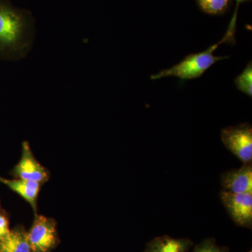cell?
Masks as SVG:
<instances>
[{"label":"cell","mask_w":252,"mask_h":252,"mask_svg":"<svg viewBox=\"0 0 252 252\" xmlns=\"http://www.w3.org/2000/svg\"><path fill=\"white\" fill-rule=\"evenodd\" d=\"M230 32H228L223 40L212 46L206 51L198 54L189 55L178 64L152 75L151 79H158L164 77H175L182 79H193L200 77L215 63L220 60L226 59L227 57L215 56L213 52L220 44L224 42L229 37Z\"/></svg>","instance_id":"cell-1"},{"label":"cell","mask_w":252,"mask_h":252,"mask_svg":"<svg viewBox=\"0 0 252 252\" xmlns=\"http://www.w3.org/2000/svg\"><path fill=\"white\" fill-rule=\"evenodd\" d=\"M220 138L225 147L243 164L252 161V127L250 124L229 126L221 130Z\"/></svg>","instance_id":"cell-2"},{"label":"cell","mask_w":252,"mask_h":252,"mask_svg":"<svg viewBox=\"0 0 252 252\" xmlns=\"http://www.w3.org/2000/svg\"><path fill=\"white\" fill-rule=\"evenodd\" d=\"M57 223L53 218L35 215L31 230L28 233V242L32 252H51L59 244Z\"/></svg>","instance_id":"cell-3"},{"label":"cell","mask_w":252,"mask_h":252,"mask_svg":"<svg viewBox=\"0 0 252 252\" xmlns=\"http://www.w3.org/2000/svg\"><path fill=\"white\" fill-rule=\"evenodd\" d=\"M220 199L228 215L238 226L252 227V193L236 194L222 190Z\"/></svg>","instance_id":"cell-4"},{"label":"cell","mask_w":252,"mask_h":252,"mask_svg":"<svg viewBox=\"0 0 252 252\" xmlns=\"http://www.w3.org/2000/svg\"><path fill=\"white\" fill-rule=\"evenodd\" d=\"M24 23L21 16L9 6L0 3V49L14 48L19 44Z\"/></svg>","instance_id":"cell-5"},{"label":"cell","mask_w":252,"mask_h":252,"mask_svg":"<svg viewBox=\"0 0 252 252\" xmlns=\"http://www.w3.org/2000/svg\"><path fill=\"white\" fill-rule=\"evenodd\" d=\"M12 175L16 179L32 181L41 185L48 182L50 177L49 170L36 160L28 142L23 143L22 156L13 169Z\"/></svg>","instance_id":"cell-6"},{"label":"cell","mask_w":252,"mask_h":252,"mask_svg":"<svg viewBox=\"0 0 252 252\" xmlns=\"http://www.w3.org/2000/svg\"><path fill=\"white\" fill-rule=\"evenodd\" d=\"M220 185L223 190L230 193H252V164H243L238 169H232L220 175Z\"/></svg>","instance_id":"cell-7"},{"label":"cell","mask_w":252,"mask_h":252,"mask_svg":"<svg viewBox=\"0 0 252 252\" xmlns=\"http://www.w3.org/2000/svg\"><path fill=\"white\" fill-rule=\"evenodd\" d=\"M0 182L9 187L13 191L16 192L21 198L28 202L32 207L33 210L36 215L38 195L42 185L29 180H21V179L7 180L1 177H0Z\"/></svg>","instance_id":"cell-8"},{"label":"cell","mask_w":252,"mask_h":252,"mask_svg":"<svg viewBox=\"0 0 252 252\" xmlns=\"http://www.w3.org/2000/svg\"><path fill=\"white\" fill-rule=\"evenodd\" d=\"M193 243L189 238L157 237L147 243L144 252H188Z\"/></svg>","instance_id":"cell-9"},{"label":"cell","mask_w":252,"mask_h":252,"mask_svg":"<svg viewBox=\"0 0 252 252\" xmlns=\"http://www.w3.org/2000/svg\"><path fill=\"white\" fill-rule=\"evenodd\" d=\"M0 252H32L28 233L23 225H18L0 240Z\"/></svg>","instance_id":"cell-10"},{"label":"cell","mask_w":252,"mask_h":252,"mask_svg":"<svg viewBox=\"0 0 252 252\" xmlns=\"http://www.w3.org/2000/svg\"><path fill=\"white\" fill-rule=\"evenodd\" d=\"M201 9L207 14H220L228 9L230 0H197Z\"/></svg>","instance_id":"cell-11"},{"label":"cell","mask_w":252,"mask_h":252,"mask_svg":"<svg viewBox=\"0 0 252 252\" xmlns=\"http://www.w3.org/2000/svg\"><path fill=\"white\" fill-rule=\"evenodd\" d=\"M235 85L238 90L252 97V65L249 63L245 70L235 79Z\"/></svg>","instance_id":"cell-12"},{"label":"cell","mask_w":252,"mask_h":252,"mask_svg":"<svg viewBox=\"0 0 252 252\" xmlns=\"http://www.w3.org/2000/svg\"><path fill=\"white\" fill-rule=\"evenodd\" d=\"M193 252H229V250L225 247L219 246L215 239L210 238L197 245Z\"/></svg>","instance_id":"cell-13"},{"label":"cell","mask_w":252,"mask_h":252,"mask_svg":"<svg viewBox=\"0 0 252 252\" xmlns=\"http://www.w3.org/2000/svg\"><path fill=\"white\" fill-rule=\"evenodd\" d=\"M11 231L9 229V223L7 217L0 215V240L5 238Z\"/></svg>","instance_id":"cell-14"},{"label":"cell","mask_w":252,"mask_h":252,"mask_svg":"<svg viewBox=\"0 0 252 252\" xmlns=\"http://www.w3.org/2000/svg\"><path fill=\"white\" fill-rule=\"evenodd\" d=\"M237 2H238V4L240 2H243V1H247V0H236Z\"/></svg>","instance_id":"cell-15"},{"label":"cell","mask_w":252,"mask_h":252,"mask_svg":"<svg viewBox=\"0 0 252 252\" xmlns=\"http://www.w3.org/2000/svg\"><path fill=\"white\" fill-rule=\"evenodd\" d=\"M252 252V250H250V252Z\"/></svg>","instance_id":"cell-16"}]
</instances>
